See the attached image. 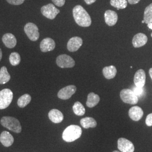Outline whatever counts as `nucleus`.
<instances>
[{
  "label": "nucleus",
  "mask_w": 152,
  "mask_h": 152,
  "mask_svg": "<svg viewBox=\"0 0 152 152\" xmlns=\"http://www.w3.org/2000/svg\"><path fill=\"white\" fill-rule=\"evenodd\" d=\"M73 110L75 114L78 116H81L85 113V108L80 102H77L73 106Z\"/></svg>",
  "instance_id": "26"
},
{
  "label": "nucleus",
  "mask_w": 152,
  "mask_h": 152,
  "mask_svg": "<svg viewBox=\"0 0 152 152\" xmlns=\"http://www.w3.org/2000/svg\"><path fill=\"white\" fill-rule=\"evenodd\" d=\"M82 126L85 129L94 128L96 126L97 123L95 119L91 117H85L80 121Z\"/></svg>",
  "instance_id": "22"
},
{
  "label": "nucleus",
  "mask_w": 152,
  "mask_h": 152,
  "mask_svg": "<svg viewBox=\"0 0 152 152\" xmlns=\"http://www.w3.org/2000/svg\"><path fill=\"white\" fill-rule=\"evenodd\" d=\"M145 23V22H144V20H143L142 21V23Z\"/></svg>",
  "instance_id": "38"
},
{
  "label": "nucleus",
  "mask_w": 152,
  "mask_h": 152,
  "mask_svg": "<svg viewBox=\"0 0 152 152\" xmlns=\"http://www.w3.org/2000/svg\"><path fill=\"white\" fill-rule=\"evenodd\" d=\"M118 148L122 152H134L135 147L131 141L121 137L118 140Z\"/></svg>",
  "instance_id": "9"
},
{
  "label": "nucleus",
  "mask_w": 152,
  "mask_h": 152,
  "mask_svg": "<svg viewBox=\"0 0 152 152\" xmlns=\"http://www.w3.org/2000/svg\"><path fill=\"white\" fill-rule=\"evenodd\" d=\"M73 15L76 23L82 27L91 24V19L86 10L81 5H77L73 9Z\"/></svg>",
  "instance_id": "1"
},
{
  "label": "nucleus",
  "mask_w": 152,
  "mask_h": 152,
  "mask_svg": "<svg viewBox=\"0 0 152 152\" xmlns=\"http://www.w3.org/2000/svg\"><path fill=\"white\" fill-rule=\"evenodd\" d=\"M55 5L58 7H62L65 4V0H51Z\"/></svg>",
  "instance_id": "31"
},
{
  "label": "nucleus",
  "mask_w": 152,
  "mask_h": 152,
  "mask_svg": "<svg viewBox=\"0 0 152 152\" xmlns=\"http://www.w3.org/2000/svg\"><path fill=\"white\" fill-rule=\"evenodd\" d=\"M105 22L109 26H113L118 20V15L114 11L108 10L104 14Z\"/></svg>",
  "instance_id": "15"
},
{
  "label": "nucleus",
  "mask_w": 152,
  "mask_h": 152,
  "mask_svg": "<svg viewBox=\"0 0 152 152\" xmlns=\"http://www.w3.org/2000/svg\"><path fill=\"white\" fill-rule=\"evenodd\" d=\"M148 27L152 30V23H149V24H148Z\"/></svg>",
  "instance_id": "36"
},
{
  "label": "nucleus",
  "mask_w": 152,
  "mask_h": 152,
  "mask_svg": "<svg viewBox=\"0 0 152 152\" xmlns=\"http://www.w3.org/2000/svg\"><path fill=\"white\" fill-rule=\"evenodd\" d=\"M13 99V93L11 90L5 88L0 91V109L7 108Z\"/></svg>",
  "instance_id": "4"
},
{
  "label": "nucleus",
  "mask_w": 152,
  "mask_h": 152,
  "mask_svg": "<svg viewBox=\"0 0 152 152\" xmlns=\"http://www.w3.org/2000/svg\"><path fill=\"white\" fill-rule=\"evenodd\" d=\"M10 75L6 66H2L0 69V84H5L10 81Z\"/></svg>",
  "instance_id": "23"
},
{
  "label": "nucleus",
  "mask_w": 152,
  "mask_h": 152,
  "mask_svg": "<svg viewBox=\"0 0 152 152\" xmlns=\"http://www.w3.org/2000/svg\"><path fill=\"white\" fill-rule=\"evenodd\" d=\"M100 102L99 96L95 94L94 92H90L87 96V100L86 105L89 108H93L96 106Z\"/></svg>",
  "instance_id": "21"
},
{
  "label": "nucleus",
  "mask_w": 152,
  "mask_h": 152,
  "mask_svg": "<svg viewBox=\"0 0 152 152\" xmlns=\"http://www.w3.org/2000/svg\"><path fill=\"white\" fill-rule=\"evenodd\" d=\"M82 39L79 37H73L70 38L67 44V49L71 52H75L82 45Z\"/></svg>",
  "instance_id": "11"
},
{
  "label": "nucleus",
  "mask_w": 152,
  "mask_h": 152,
  "mask_svg": "<svg viewBox=\"0 0 152 152\" xmlns=\"http://www.w3.org/2000/svg\"><path fill=\"white\" fill-rule=\"evenodd\" d=\"M49 118L55 124H59L63 121L64 119V115L60 110L53 109L49 112Z\"/></svg>",
  "instance_id": "19"
},
{
  "label": "nucleus",
  "mask_w": 152,
  "mask_h": 152,
  "mask_svg": "<svg viewBox=\"0 0 152 152\" xmlns=\"http://www.w3.org/2000/svg\"><path fill=\"white\" fill-rule=\"evenodd\" d=\"M77 87L74 85H69L61 88L58 93V98L62 100H67L72 97L76 92Z\"/></svg>",
  "instance_id": "10"
},
{
  "label": "nucleus",
  "mask_w": 152,
  "mask_h": 152,
  "mask_svg": "<svg viewBox=\"0 0 152 152\" xmlns=\"http://www.w3.org/2000/svg\"><path fill=\"white\" fill-rule=\"evenodd\" d=\"M132 91H134L135 94L137 97L141 96L144 94V92L143 87H136V86L133 88Z\"/></svg>",
  "instance_id": "29"
},
{
  "label": "nucleus",
  "mask_w": 152,
  "mask_h": 152,
  "mask_svg": "<svg viewBox=\"0 0 152 152\" xmlns=\"http://www.w3.org/2000/svg\"><path fill=\"white\" fill-rule=\"evenodd\" d=\"M20 56L18 53H12L9 56V61L11 65L16 66L20 62Z\"/></svg>",
  "instance_id": "28"
},
{
  "label": "nucleus",
  "mask_w": 152,
  "mask_h": 152,
  "mask_svg": "<svg viewBox=\"0 0 152 152\" xmlns=\"http://www.w3.org/2000/svg\"><path fill=\"white\" fill-rule=\"evenodd\" d=\"M148 37L147 36L142 33H139L134 36L132 39V45L134 48H139L147 44Z\"/></svg>",
  "instance_id": "13"
},
{
  "label": "nucleus",
  "mask_w": 152,
  "mask_h": 152,
  "mask_svg": "<svg viewBox=\"0 0 152 152\" xmlns=\"http://www.w3.org/2000/svg\"><path fill=\"white\" fill-rule=\"evenodd\" d=\"M118 152V151H114V152Z\"/></svg>",
  "instance_id": "39"
},
{
  "label": "nucleus",
  "mask_w": 152,
  "mask_h": 152,
  "mask_svg": "<svg viewBox=\"0 0 152 152\" xmlns=\"http://www.w3.org/2000/svg\"><path fill=\"white\" fill-rule=\"evenodd\" d=\"M127 1L129 4H130L131 5H134V4H137L140 0H127Z\"/></svg>",
  "instance_id": "33"
},
{
  "label": "nucleus",
  "mask_w": 152,
  "mask_h": 152,
  "mask_svg": "<svg viewBox=\"0 0 152 152\" xmlns=\"http://www.w3.org/2000/svg\"><path fill=\"white\" fill-rule=\"evenodd\" d=\"M120 97L125 103L134 105L138 102V97L132 90L129 88L123 89L120 92Z\"/></svg>",
  "instance_id": "5"
},
{
  "label": "nucleus",
  "mask_w": 152,
  "mask_h": 152,
  "mask_svg": "<svg viewBox=\"0 0 152 152\" xmlns=\"http://www.w3.org/2000/svg\"><path fill=\"white\" fill-rule=\"evenodd\" d=\"M24 32L29 39L32 41H36L39 37L37 26L32 23H28L24 27Z\"/></svg>",
  "instance_id": "6"
},
{
  "label": "nucleus",
  "mask_w": 152,
  "mask_h": 152,
  "mask_svg": "<svg viewBox=\"0 0 152 152\" xmlns=\"http://www.w3.org/2000/svg\"><path fill=\"white\" fill-rule=\"evenodd\" d=\"M31 99H32V98H31L30 95H29L28 94H24L19 98L18 102H17L18 105L20 108H24L31 102Z\"/></svg>",
  "instance_id": "24"
},
{
  "label": "nucleus",
  "mask_w": 152,
  "mask_h": 152,
  "mask_svg": "<svg viewBox=\"0 0 152 152\" xmlns=\"http://www.w3.org/2000/svg\"><path fill=\"white\" fill-rule=\"evenodd\" d=\"M2 42L5 45L6 47L9 49H12L16 46L17 41L15 36L11 33H6L2 38Z\"/></svg>",
  "instance_id": "17"
},
{
  "label": "nucleus",
  "mask_w": 152,
  "mask_h": 152,
  "mask_svg": "<svg viewBox=\"0 0 152 152\" xmlns=\"http://www.w3.org/2000/svg\"><path fill=\"white\" fill-rule=\"evenodd\" d=\"M134 81L136 87H143L146 81L145 73L143 69H139L136 72L134 76Z\"/></svg>",
  "instance_id": "12"
},
{
  "label": "nucleus",
  "mask_w": 152,
  "mask_h": 152,
  "mask_svg": "<svg viewBox=\"0 0 152 152\" xmlns=\"http://www.w3.org/2000/svg\"><path fill=\"white\" fill-rule=\"evenodd\" d=\"M144 114L142 109L138 106L131 107L129 111V115L131 120L135 121H138L142 117Z\"/></svg>",
  "instance_id": "16"
},
{
  "label": "nucleus",
  "mask_w": 152,
  "mask_h": 152,
  "mask_svg": "<svg viewBox=\"0 0 152 152\" xmlns=\"http://www.w3.org/2000/svg\"><path fill=\"white\" fill-rule=\"evenodd\" d=\"M6 1L9 4L11 5H20L24 2L25 0H6Z\"/></svg>",
  "instance_id": "30"
},
{
  "label": "nucleus",
  "mask_w": 152,
  "mask_h": 152,
  "mask_svg": "<svg viewBox=\"0 0 152 152\" xmlns=\"http://www.w3.org/2000/svg\"><path fill=\"white\" fill-rule=\"evenodd\" d=\"M103 75L107 79L110 80L115 77L117 74V69L113 65L104 67L103 69Z\"/></svg>",
  "instance_id": "20"
},
{
  "label": "nucleus",
  "mask_w": 152,
  "mask_h": 152,
  "mask_svg": "<svg viewBox=\"0 0 152 152\" xmlns=\"http://www.w3.org/2000/svg\"><path fill=\"white\" fill-rule=\"evenodd\" d=\"M1 124L9 130L15 133H20L22 131V126L20 122L13 117H3L1 119Z\"/></svg>",
  "instance_id": "3"
},
{
  "label": "nucleus",
  "mask_w": 152,
  "mask_h": 152,
  "mask_svg": "<svg viewBox=\"0 0 152 152\" xmlns=\"http://www.w3.org/2000/svg\"><path fill=\"white\" fill-rule=\"evenodd\" d=\"M55 48V42L52 38H45L40 43V49L44 53L53 51L54 50Z\"/></svg>",
  "instance_id": "14"
},
{
  "label": "nucleus",
  "mask_w": 152,
  "mask_h": 152,
  "mask_svg": "<svg viewBox=\"0 0 152 152\" xmlns=\"http://www.w3.org/2000/svg\"><path fill=\"white\" fill-rule=\"evenodd\" d=\"M81 128L77 125H70L67 127L63 132V139L68 142L75 141L81 136Z\"/></svg>",
  "instance_id": "2"
},
{
  "label": "nucleus",
  "mask_w": 152,
  "mask_h": 152,
  "mask_svg": "<svg viewBox=\"0 0 152 152\" xmlns=\"http://www.w3.org/2000/svg\"><path fill=\"white\" fill-rule=\"evenodd\" d=\"M146 125L148 126H152V113L148 114L147 115V118L145 120Z\"/></svg>",
  "instance_id": "32"
},
{
  "label": "nucleus",
  "mask_w": 152,
  "mask_h": 152,
  "mask_svg": "<svg viewBox=\"0 0 152 152\" xmlns=\"http://www.w3.org/2000/svg\"><path fill=\"white\" fill-rule=\"evenodd\" d=\"M84 1L87 5H91L93 3H94L96 0H84Z\"/></svg>",
  "instance_id": "34"
},
{
  "label": "nucleus",
  "mask_w": 152,
  "mask_h": 152,
  "mask_svg": "<svg viewBox=\"0 0 152 152\" xmlns=\"http://www.w3.org/2000/svg\"><path fill=\"white\" fill-rule=\"evenodd\" d=\"M149 73L150 77H151V78H152V68L149 69Z\"/></svg>",
  "instance_id": "35"
},
{
  "label": "nucleus",
  "mask_w": 152,
  "mask_h": 152,
  "mask_svg": "<svg viewBox=\"0 0 152 152\" xmlns=\"http://www.w3.org/2000/svg\"><path fill=\"white\" fill-rule=\"evenodd\" d=\"M56 64L61 68H72L75 65L74 59L69 55L66 54L60 55L56 58Z\"/></svg>",
  "instance_id": "7"
},
{
  "label": "nucleus",
  "mask_w": 152,
  "mask_h": 152,
  "mask_svg": "<svg viewBox=\"0 0 152 152\" xmlns=\"http://www.w3.org/2000/svg\"><path fill=\"white\" fill-rule=\"evenodd\" d=\"M110 5L118 10L124 9L127 6V0H110Z\"/></svg>",
  "instance_id": "27"
},
{
  "label": "nucleus",
  "mask_w": 152,
  "mask_h": 152,
  "mask_svg": "<svg viewBox=\"0 0 152 152\" xmlns=\"http://www.w3.org/2000/svg\"><path fill=\"white\" fill-rule=\"evenodd\" d=\"M41 11L44 16L51 20L54 19L57 15L60 12V10L52 4H49L47 5L42 6Z\"/></svg>",
  "instance_id": "8"
},
{
  "label": "nucleus",
  "mask_w": 152,
  "mask_h": 152,
  "mask_svg": "<svg viewBox=\"0 0 152 152\" xmlns=\"http://www.w3.org/2000/svg\"><path fill=\"white\" fill-rule=\"evenodd\" d=\"M144 20L145 23H152V3L148 6L145 9L144 14Z\"/></svg>",
  "instance_id": "25"
},
{
  "label": "nucleus",
  "mask_w": 152,
  "mask_h": 152,
  "mask_svg": "<svg viewBox=\"0 0 152 152\" xmlns=\"http://www.w3.org/2000/svg\"><path fill=\"white\" fill-rule=\"evenodd\" d=\"M151 36H152V33H151Z\"/></svg>",
  "instance_id": "40"
},
{
  "label": "nucleus",
  "mask_w": 152,
  "mask_h": 152,
  "mask_svg": "<svg viewBox=\"0 0 152 152\" xmlns=\"http://www.w3.org/2000/svg\"><path fill=\"white\" fill-rule=\"evenodd\" d=\"M2 52L1 49H0V61L2 59Z\"/></svg>",
  "instance_id": "37"
},
{
  "label": "nucleus",
  "mask_w": 152,
  "mask_h": 152,
  "mask_svg": "<svg viewBox=\"0 0 152 152\" xmlns=\"http://www.w3.org/2000/svg\"><path fill=\"white\" fill-rule=\"evenodd\" d=\"M14 137L8 131H3L0 135V142L5 147H10L14 143Z\"/></svg>",
  "instance_id": "18"
}]
</instances>
